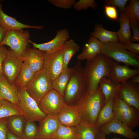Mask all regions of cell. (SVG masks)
<instances>
[{"label": "cell", "instance_id": "3", "mask_svg": "<svg viewBox=\"0 0 139 139\" xmlns=\"http://www.w3.org/2000/svg\"><path fill=\"white\" fill-rule=\"evenodd\" d=\"M72 69L63 97L66 104L76 101L77 103L87 91L86 81L81 62H77Z\"/></svg>", "mask_w": 139, "mask_h": 139}, {"label": "cell", "instance_id": "11", "mask_svg": "<svg viewBox=\"0 0 139 139\" xmlns=\"http://www.w3.org/2000/svg\"><path fill=\"white\" fill-rule=\"evenodd\" d=\"M62 49L52 52H45L43 69L52 81L60 74L63 69Z\"/></svg>", "mask_w": 139, "mask_h": 139}, {"label": "cell", "instance_id": "46", "mask_svg": "<svg viewBox=\"0 0 139 139\" xmlns=\"http://www.w3.org/2000/svg\"><path fill=\"white\" fill-rule=\"evenodd\" d=\"M130 80L132 82L138 84L139 83V75H136L133 76Z\"/></svg>", "mask_w": 139, "mask_h": 139}, {"label": "cell", "instance_id": "27", "mask_svg": "<svg viewBox=\"0 0 139 139\" xmlns=\"http://www.w3.org/2000/svg\"><path fill=\"white\" fill-rule=\"evenodd\" d=\"M8 129L15 135L23 138V132L26 121L23 115H15L7 118Z\"/></svg>", "mask_w": 139, "mask_h": 139}, {"label": "cell", "instance_id": "36", "mask_svg": "<svg viewBox=\"0 0 139 139\" xmlns=\"http://www.w3.org/2000/svg\"><path fill=\"white\" fill-rule=\"evenodd\" d=\"M130 26L132 30L133 35L131 41L132 42H139V23L138 21L135 19H130Z\"/></svg>", "mask_w": 139, "mask_h": 139}, {"label": "cell", "instance_id": "20", "mask_svg": "<svg viewBox=\"0 0 139 139\" xmlns=\"http://www.w3.org/2000/svg\"><path fill=\"white\" fill-rule=\"evenodd\" d=\"M0 26L7 31L13 30H22L26 28L41 29L43 26H32L20 22L16 19L5 13L2 9V4L0 3Z\"/></svg>", "mask_w": 139, "mask_h": 139}, {"label": "cell", "instance_id": "4", "mask_svg": "<svg viewBox=\"0 0 139 139\" xmlns=\"http://www.w3.org/2000/svg\"><path fill=\"white\" fill-rule=\"evenodd\" d=\"M100 53L117 62L123 63L135 68L139 67V56L130 52L124 45L118 42L102 43Z\"/></svg>", "mask_w": 139, "mask_h": 139}, {"label": "cell", "instance_id": "23", "mask_svg": "<svg viewBox=\"0 0 139 139\" xmlns=\"http://www.w3.org/2000/svg\"><path fill=\"white\" fill-rule=\"evenodd\" d=\"M113 98L106 101L98 114L95 126L98 128L110 122L115 118L113 109Z\"/></svg>", "mask_w": 139, "mask_h": 139}, {"label": "cell", "instance_id": "25", "mask_svg": "<svg viewBox=\"0 0 139 139\" xmlns=\"http://www.w3.org/2000/svg\"><path fill=\"white\" fill-rule=\"evenodd\" d=\"M35 73L23 62L21 70L15 79L13 84L18 90L25 89L33 78Z\"/></svg>", "mask_w": 139, "mask_h": 139}, {"label": "cell", "instance_id": "14", "mask_svg": "<svg viewBox=\"0 0 139 139\" xmlns=\"http://www.w3.org/2000/svg\"><path fill=\"white\" fill-rule=\"evenodd\" d=\"M118 94L128 105L139 110V84L128 81L120 83Z\"/></svg>", "mask_w": 139, "mask_h": 139}, {"label": "cell", "instance_id": "2", "mask_svg": "<svg viewBox=\"0 0 139 139\" xmlns=\"http://www.w3.org/2000/svg\"><path fill=\"white\" fill-rule=\"evenodd\" d=\"M113 60L100 53L92 60L86 61L83 70L86 81L87 91L93 92L96 90L99 87V81L104 76L109 78Z\"/></svg>", "mask_w": 139, "mask_h": 139}, {"label": "cell", "instance_id": "44", "mask_svg": "<svg viewBox=\"0 0 139 139\" xmlns=\"http://www.w3.org/2000/svg\"><path fill=\"white\" fill-rule=\"evenodd\" d=\"M106 135L99 129L96 135V139H107L106 137ZM113 139H119L118 138H114Z\"/></svg>", "mask_w": 139, "mask_h": 139}, {"label": "cell", "instance_id": "17", "mask_svg": "<svg viewBox=\"0 0 139 139\" xmlns=\"http://www.w3.org/2000/svg\"><path fill=\"white\" fill-rule=\"evenodd\" d=\"M57 117L60 123L68 127H76L82 121L79 111L75 105H66L58 113Z\"/></svg>", "mask_w": 139, "mask_h": 139}, {"label": "cell", "instance_id": "15", "mask_svg": "<svg viewBox=\"0 0 139 139\" xmlns=\"http://www.w3.org/2000/svg\"><path fill=\"white\" fill-rule=\"evenodd\" d=\"M139 73V70L131 69L128 65H120L113 60L109 78L115 82L123 83Z\"/></svg>", "mask_w": 139, "mask_h": 139}, {"label": "cell", "instance_id": "37", "mask_svg": "<svg viewBox=\"0 0 139 139\" xmlns=\"http://www.w3.org/2000/svg\"><path fill=\"white\" fill-rule=\"evenodd\" d=\"M48 2L57 7L65 9L71 8L76 2L75 0H49Z\"/></svg>", "mask_w": 139, "mask_h": 139}, {"label": "cell", "instance_id": "9", "mask_svg": "<svg viewBox=\"0 0 139 139\" xmlns=\"http://www.w3.org/2000/svg\"><path fill=\"white\" fill-rule=\"evenodd\" d=\"M66 104L63 97L53 89L43 98L39 106L41 110L47 115L57 116Z\"/></svg>", "mask_w": 139, "mask_h": 139}, {"label": "cell", "instance_id": "34", "mask_svg": "<svg viewBox=\"0 0 139 139\" xmlns=\"http://www.w3.org/2000/svg\"><path fill=\"white\" fill-rule=\"evenodd\" d=\"M38 127L34 122L26 121L23 132V139H35Z\"/></svg>", "mask_w": 139, "mask_h": 139}, {"label": "cell", "instance_id": "32", "mask_svg": "<svg viewBox=\"0 0 139 139\" xmlns=\"http://www.w3.org/2000/svg\"><path fill=\"white\" fill-rule=\"evenodd\" d=\"M76 127L67 126L60 124L51 139H78Z\"/></svg>", "mask_w": 139, "mask_h": 139}, {"label": "cell", "instance_id": "42", "mask_svg": "<svg viewBox=\"0 0 139 139\" xmlns=\"http://www.w3.org/2000/svg\"><path fill=\"white\" fill-rule=\"evenodd\" d=\"M7 51V48L3 45H0V75L2 73V66L6 57Z\"/></svg>", "mask_w": 139, "mask_h": 139}, {"label": "cell", "instance_id": "45", "mask_svg": "<svg viewBox=\"0 0 139 139\" xmlns=\"http://www.w3.org/2000/svg\"><path fill=\"white\" fill-rule=\"evenodd\" d=\"M7 139H23L15 135L8 129L7 131Z\"/></svg>", "mask_w": 139, "mask_h": 139}, {"label": "cell", "instance_id": "22", "mask_svg": "<svg viewBox=\"0 0 139 139\" xmlns=\"http://www.w3.org/2000/svg\"><path fill=\"white\" fill-rule=\"evenodd\" d=\"M119 21L120 28L116 32L119 41L125 45L131 41V32L130 26V20L124 12H121Z\"/></svg>", "mask_w": 139, "mask_h": 139}, {"label": "cell", "instance_id": "7", "mask_svg": "<svg viewBox=\"0 0 139 139\" xmlns=\"http://www.w3.org/2000/svg\"><path fill=\"white\" fill-rule=\"evenodd\" d=\"M29 95L39 104L49 91L53 89L51 81L42 69L35 73L25 88Z\"/></svg>", "mask_w": 139, "mask_h": 139}, {"label": "cell", "instance_id": "35", "mask_svg": "<svg viewBox=\"0 0 139 139\" xmlns=\"http://www.w3.org/2000/svg\"><path fill=\"white\" fill-rule=\"evenodd\" d=\"M97 6V3L94 0H80L75 2L73 7L76 11H79L86 10L89 7L95 9Z\"/></svg>", "mask_w": 139, "mask_h": 139}, {"label": "cell", "instance_id": "38", "mask_svg": "<svg viewBox=\"0 0 139 139\" xmlns=\"http://www.w3.org/2000/svg\"><path fill=\"white\" fill-rule=\"evenodd\" d=\"M128 0H105V3L106 5L117 7L121 12H125V8Z\"/></svg>", "mask_w": 139, "mask_h": 139}, {"label": "cell", "instance_id": "5", "mask_svg": "<svg viewBox=\"0 0 139 139\" xmlns=\"http://www.w3.org/2000/svg\"><path fill=\"white\" fill-rule=\"evenodd\" d=\"M113 109L115 116L132 130L139 125V110L129 105L118 93L113 98Z\"/></svg>", "mask_w": 139, "mask_h": 139}, {"label": "cell", "instance_id": "19", "mask_svg": "<svg viewBox=\"0 0 139 139\" xmlns=\"http://www.w3.org/2000/svg\"><path fill=\"white\" fill-rule=\"evenodd\" d=\"M18 90L2 74L0 75V100H7L18 107Z\"/></svg>", "mask_w": 139, "mask_h": 139}, {"label": "cell", "instance_id": "39", "mask_svg": "<svg viewBox=\"0 0 139 139\" xmlns=\"http://www.w3.org/2000/svg\"><path fill=\"white\" fill-rule=\"evenodd\" d=\"M106 15L109 19L118 21V12L116 7L112 6L106 5L104 6Z\"/></svg>", "mask_w": 139, "mask_h": 139}, {"label": "cell", "instance_id": "29", "mask_svg": "<svg viewBox=\"0 0 139 139\" xmlns=\"http://www.w3.org/2000/svg\"><path fill=\"white\" fill-rule=\"evenodd\" d=\"M80 48V46L73 39L67 40L65 42L61 49L63 55V69L68 67L70 60Z\"/></svg>", "mask_w": 139, "mask_h": 139}, {"label": "cell", "instance_id": "13", "mask_svg": "<svg viewBox=\"0 0 139 139\" xmlns=\"http://www.w3.org/2000/svg\"><path fill=\"white\" fill-rule=\"evenodd\" d=\"M98 128L106 135L111 133L117 134L130 139H134L139 136L138 132L133 131L126 125L119 120L115 116L110 121Z\"/></svg>", "mask_w": 139, "mask_h": 139}, {"label": "cell", "instance_id": "16", "mask_svg": "<svg viewBox=\"0 0 139 139\" xmlns=\"http://www.w3.org/2000/svg\"><path fill=\"white\" fill-rule=\"evenodd\" d=\"M60 124L57 116L47 115L39 121L35 139H51Z\"/></svg>", "mask_w": 139, "mask_h": 139}, {"label": "cell", "instance_id": "1", "mask_svg": "<svg viewBox=\"0 0 139 139\" xmlns=\"http://www.w3.org/2000/svg\"><path fill=\"white\" fill-rule=\"evenodd\" d=\"M106 99L99 87L95 91H87L75 105L80 115L82 121L95 126L97 119Z\"/></svg>", "mask_w": 139, "mask_h": 139}, {"label": "cell", "instance_id": "10", "mask_svg": "<svg viewBox=\"0 0 139 139\" xmlns=\"http://www.w3.org/2000/svg\"><path fill=\"white\" fill-rule=\"evenodd\" d=\"M23 62V59L14 51L10 48L7 49L2 65V73L10 84L13 83Z\"/></svg>", "mask_w": 139, "mask_h": 139}, {"label": "cell", "instance_id": "18", "mask_svg": "<svg viewBox=\"0 0 139 139\" xmlns=\"http://www.w3.org/2000/svg\"><path fill=\"white\" fill-rule=\"evenodd\" d=\"M45 52L37 49L28 48L24 53L23 61L36 73L43 69Z\"/></svg>", "mask_w": 139, "mask_h": 139}, {"label": "cell", "instance_id": "40", "mask_svg": "<svg viewBox=\"0 0 139 139\" xmlns=\"http://www.w3.org/2000/svg\"><path fill=\"white\" fill-rule=\"evenodd\" d=\"M7 118L0 119V139H7Z\"/></svg>", "mask_w": 139, "mask_h": 139}, {"label": "cell", "instance_id": "8", "mask_svg": "<svg viewBox=\"0 0 139 139\" xmlns=\"http://www.w3.org/2000/svg\"><path fill=\"white\" fill-rule=\"evenodd\" d=\"M30 37L29 32L27 30L7 31L1 45L9 46L23 60L24 53L28 48Z\"/></svg>", "mask_w": 139, "mask_h": 139}, {"label": "cell", "instance_id": "33", "mask_svg": "<svg viewBox=\"0 0 139 139\" xmlns=\"http://www.w3.org/2000/svg\"><path fill=\"white\" fill-rule=\"evenodd\" d=\"M125 7L124 13L130 19L134 18L139 20V1L130 0Z\"/></svg>", "mask_w": 139, "mask_h": 139}, {"label": "cell", "instance_id": "24", "mask_svg": "<svg viewBox=\"0 0 139 139\" xmlns=\"http://www.w3.org/2000/svg\"><path fill=\"white\" fill-rule=\"evenodd\" d=\"M120 84V83L115 82L106 76L101 79L99 87L105 97L106 102L118 93Z\"/></svg>", "mask_w": 139, "mask_h": 139}, {"label": "cell", "instance_id": "41", "mask_svg": "<svg viewBox=\"0 0 139 139\" xmlns=\"http://www.w3.org/2000/svg\"><path fill=\"white\" fill-rule=\"evenodd\" d=\"M125 48L130 52L135 55L139 54V44L130 41L124 45Z\"/></svg>", "mask_w": 139, "mask_h": 139}, {"label": "cell", "instance_id": "28", "mask_svg": "<svg viewBox=\"0 0 139 139\" xmlns=\"http://www.w3.org/2000/svg\"><path fill=\"white\" fill-rule=\"evenodd\" d=\"M72 71V68L68 67L63 69L59 75L51 81L53 89L63 97Z\"/></svg>", "mask_w": 139, "mask_h": 139}, {"label": "cell", "instance_id": "6", "mask_svg": "<svg viewBox=\"0 0 139 139\" xmlns=\"http://www.w3.org/2000/svg\"><path fill=\"white\" fill-rule=\"evenodd\" d=\"M18 107L26 121H40L46 117L47 115L41 110L38 104L25 89L18 90Z\"/></svg>", "mask_w": 139, "mask_h": 139}, {"label": "cell", "instance_id": "30", "mask_svg": "<svg viewBox=\"0 0 139 139\" xmlns=\"http://www.w3.org/2000/svg\"><path fill=\"white\" fill-rule=\"evenodd\" d=\"M78 134V139H96L98 129L82 121L76 126Z\"/></svg>", "mask_w": 139, "mask_h": 139}, {"label": "cell", "instance_id": "26", "mask_svg": "<svg viewBox=\"0 0 139 139\" xmlns=\"http://www.w3.org/2000/svg\"><path fill=\"white\" fill-rule=\"evenodd\" d=\"M91 36L97 39L102 43L118 42L116 32L106 29L101 24L95 26L94 30L91 33Z\"/></svg>", "mask_w": 139, "mask_h": 139}, {"label": "cell", "instance_id": "31", "mask_svg": "<svg viewBox=\"0 0 139 139\" xmlns=\"http://www.w3.org/2000/svg\"><path fill=\"white\" fill-rule=\"evenodd\" d=\"M23 114L19 107L5 100H0V119Z\"/></svg>", "mask_w": 139, "mask_h": 139}, {"label": "cell", "instance_id": "21", "mask_svg": "<svg viewBox=\"0 0 139 139\" xmlns=\"http://www.w3.org/2000/svg\"><path fill=\"white\" fill-rule=\"evenodd\" d=\"M102 44L97 38L91 36H90L87 42L83 47L82 51L77 56V59L79 60H92L101 53Z\"/></svg>", "mask_w": 139, "mask_h": 139}, {"label": "cell", "instance_id": "12", "mask_svg": "<svg viewBox=\"0 0 139 139\" xmlns=\"http://www.w3.org/2000/svg\"><path fill=\"white\" fill-rule=\"evenodd\" d=\"M70 37L69 31L67 28L58 30L55 37L50 41L37 44L29 40L33 47L45 52H52L61 49L65 42Z\"/></svg>", "mask_w": 139, "mask_h": 139}, {"label": "cell", "instance_id": "43", "mask_svg": "<svg viewBox=\"0 0 139 139\" xmlns=\"http://www.w3.org/2000/svg\"><path fill=\"white\" fill-rule=\"evenodd\" d=\"M7 31L0 26V45L4 40Z\"/></svg>", "mask_w": 139, "mask_h": 139}]
</instances>
